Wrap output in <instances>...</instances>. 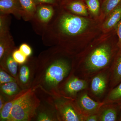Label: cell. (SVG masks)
I'll return each mask as SVG.
<instances>
[{
  "label": "cell",
  "instance_id": "14",
  "mask_svg": "<svg viewBox=\"0 0 121 121\" xmlns=\"http://www.w3.org/2000/svg\"><path fill=\"white\" fill-rule=\"evenodd\" d=\"M0 14H12L17 20L21 19L22 10L19 0H0Z\"/></svg>",
  "mask_w": 121,
  "mask_h": 121
},
{
  "label": "cell",
  "instance_id": "13",
  "mask_svg": "<svg viewBox=\"0 0 121 121\" xmlns=\"http://www.w3.org/2000/svg\"><path fill=\"white\" fill-rule=\"evenodd\" d=\"M38 121H59L56 109L51 105L41 101L34 120Z\"/></svg>",
  "mask_w": 121,
  "mask_h": 121
},
{
  "label": "cell",
  "instance_id": "27",
  "mask_svg": "<svg viewBox=\"0 0 121 121\" xmlns=\"http://www.w3.org/2000/svg\"><path fill=\"white\" fill-rule=\"evenodd\" d=\"M12 56L14 60L19 65L24 63L28 58L24 55L19 48H17L13 51Z\"/></svg>",
  "mask_w": 121,
  "mask_h": 121
},
{
  "label": "cell",
  "instance_id": "30",
  "mask_svg": "<svg viewBox=\"0 0 121 121\" xmlns=\"http://www.w3.org/2000/svg\"><path fill=\"white\" fill-rule=\"evenodd\" d=\"M115 30L117 35V45L119 51H121V19L117 25Z\"/></svg>",
  "mask_w": 121,
  "mask_h": 121
},
{
  "label": "cell",
  "instance_id": "22",
  "mask_svg": "<svg viewBox=\"0 0 121 121\" xmlns=\"http://www.w3.org/2000/svg\"><path fill=\"white\" fill-rule=\"evenodd\" d=\"M19 95L13 99L7 101L2 109L0 110V121H11L12 109L13 104Z\"/></svg>",
  "mask_w": 121,
  "mask_h": 121
},
{
  "label": "cell",
  "instance_id": "6",
  "mask_svg": "<svg viewBox=\"0 0 121 121\" xmlns=\"http://www.w3.org/2000/svg\"><path fill=\"white\" fill-rule=\"evenodd\" d=\"M56 6L49 4L36 5L35 13L30 21L36 34L41 35L54 17Z\"/></svg>",
  "mask_w": 121,
  "mask_h": 121
},
{
  "label": "cell",
  "instance_id": "2",
  "mask_svg": "<svg viewBox=\"0 0 121 121\" xmlns=\"http://www.w3.org/2000/svg\"><path fill=\"white\" fill-rule=\"evenodd\" d=\"M73 58L59 46L41 52L37 57L36 72L31 89L60 96L59 87L71 73Z\"/></svg>",
  "mask_w": 121,
  "mask_h": 121
},
{
  "label": "cell",
  "instance_id": "24",
  "mask_svg": "<svg viewBox=\"0 0 121 121\" xmlns=\"http://www.w3.org/2000/svg\"><path fill=\"white\" fill-rule=\"evenodd\" d=\"M11 20L10 15L0 14V36L10 32Z\"/></svg>",
  "mask_w": 121,
  "mask_h": 121
},
{
  "label": "cell",
  "instance_id": "16",
  "mask_svg": "<svg viewBox=\"0 0 121 121\" xmlns=\"http://www.w3.org/2000/svg\"><path fill=\"white\" fill-rule=\"evenodd\" d=\"M13 52H9L0 59V68L4 70L17 79L19 64L15 61L13 57Z\"/></svg>",
  "mask_w": 121,
  "mask_h": 121
},
{
  "label": "cell",
  "instance_id": "29",
  "mask_svg": "<svg viewBox=\"0 0 121 121\" xmlns=\"http://www.w3.org/2000/svg\"><path fill=\"white\" fill-rule=\"evenodd\" d=\"M36 5L40 4H49L59 5V0H33Z\"/></svg>",
  "mask_w": 121,
  "mask_h": 121
},
{
  "label": "cell",
  "instance_id": "18",
  "mask_svg": "<svg viewBox=\"0 0 121 121\" xmlns=\"http://www.w3.org/2000/svg\"><path fill=\"white\" fill-rule=\"evenodd\" d=\"M23 91L17 82H11L0 85V94L8 101L16 97Z\"/></svg>",
  "mask_w": 121,
  "mask_h": 121
},
{
  "label": "cell",
  "instance_id": "5",
  "mask_svg": "<svg viewBox=\"0 0 121 121\" xmlns=\"http://www.w3.org/2000/svg\"><path fill=\"white\" fill-rule=\"evenodd\" d=\"M48 102L55 108L59 121H84L74 100L49 95Z\"/></svg>",
  "mask_w": 121,
  "mask_h": 121
},
{
  "label": "cell",
  "instance_id": "15",
  "mask_svg": "<svg viewBox=\"0 0 121 121\" xmlns=\"http://www.w3.org/2000/svg\"><path fill=\"white\" fill-rule=\"evenodd\" d=\"M109 91L121 82V51H118L110 68Z\"/></svg>",
  "mask_w": 121,
  "mask_h": 121
},
{
  "label": "cell",
  "instance_id": "20",
  "mask_svg": "<svg viewBox=\"0 0 121 121\" xmlns=\"http://www.w3.org/2000/svg\"><path fill=\"white\" fill-rule=\"evenodd\" d=\"M22 7V19L25 21H30L32 19L36 5L33 0H19Z\"/></svg>",
  "mask_w": 121,
  "mask_h": 121
},
{
  "label": "cell",
  "instance_id": "17",
  "mask_svg": "<svg viewBox=\"0 0 121 121\" xmlns=\"http://www.w3.org/2000/svg\"><path fill=\"white\" fill-rule=\"evenodd\" d=\"M121 19V4L113 10L108 16V17L103 24L102 30L107 33L115 29Z\"/></svg>",
  "mask_w": 121,
  "mask_h": 121
},
{
  "label": "cell",
  "instance_id": "19",
  "mask_svg": "<svg viewBox=\"0 0 121 121\" xmlns=\"http://www.w3.org/2000/svg\"><path fill=\"white\" fill-rule=\"evenodd\" d=\"M17 48L10 32L0 36V59Z\"/></svg>",
  "mask_w": 121,
  "mask_h": 121
},
{
  "label": "cell",
  "instance_id": "8",
  "mask_svg": "<svg viewBox=\"0 0 121 121\" xmlns=\"http://www.w3.org/2000/svg\"><path fill=\"white\" fill-rule=\"evenodd\" d=\"M37 64V57L31 56L24 63L19 65L17 80L23 90L31 87L36 72Z\"/></svg>",
  "mask_w": 121,
  "mask_h": 121
},
{
  "label": "cell",
  "instance_id": "32",
  "mask_svg": "<svg viewBox=\"0 0 121 121\" xmlns=\"http://www.w3.org/2000/svg\"><path fill=\"white\" fill-rule=\"evenodd\" d=\"M8 101V99L4 95L0 94V110L2 109L4 104Z\"/></svg>",
  "mask_w": 121,
  "mask_h": 121
},
{
  "label": "cell",
  "instance_id": "33",
  "mask_svg": "<svg viewBox=\"0 0 121 121\" xmlns=\"http://www.w3.org/2000/svg\"><path fill=\"white\" fill-rule=\"evenodd\" d=\"M118 105L120 106V108H121V102L120 103H118Z\"/></svg>",
  "mask_w": 121,
  "mask_h": 121
},
{
  "label": "cell",
  "instance_id": "4",
  "mask_svg": "<svg viewBox=\"0 0 121 121\" xmlns=\"http://www.w3.org/2000/svg\"><path fill=\"white\" fill-rule=\"evenodd\" d=\"M41 101L31 89L24 90L13 104L11 121H30L34 120Z\"/></svg>",
  "mask_w": 121,
  "mask_h": 121
},
{
  "label": "cell",
  "instance_id": "9",
  "mask_svg": "<svg viewBox=\"0 0 121 121\" xmlns=\"http://www.w3.org/2000/svg\"><path fill=\"white\" fill-rule=\"evenodd\" d=\"M110 68L100 72L91 78L88 92L89 95L100 101L108 89L110 79Z\"/></svg>",
  "mask_w": 121,
  "mask_h": 121
},
{
  "label": "cell",
  "instance_id": "23",
  "mask_svg": "<svg viewBox=\"0 0 121 121\" xmlns=\"http://www.w3.org/2000/svg\"><path fill=\"white\" fill-rule=\"evenodd\" d=\"M121 4V0H104L101 5L102 11L106 16Z\"/></svg>",
  "mask_w": 121,
  "mask_h": 121
},
{
  "label": "cell",
  "instance_id": "12",
  "mask_svg": "<svg viewBox=\"0 0 121 121\" xmlns=\"http://www.w3.org/2000/svg\"><path fill=\"white\" fill-rule=\"evenodd\" d=\"M62 8L78 16L87 17L88 9L83 0H60L59 4Z\"/></svg>",
  "mask_w": 121,
  "mask_h": 121
},
{
  "label": "cell",
  "instance_id": "28",
  "mask_svg": "<svg viewBox=\"0 0 121 121\" xmlns=\"http://www.w3.org/2000/svg\"><path fill=\"white\" fill-rule=\"evenodd\" d=\"M20 51L27 57L31 56L32 54V50L31 47L26 43H22L19 48Z\"/></svg>",
  "mask_w": 121,
  "mask_h": 121
},
{
  "label": "cell",
  "instance_id": "11",
  "mask_svg": "<svg viewBox=\"0 0 121 121\" xmlns=\"http://www.w3.org/2000/svg\"><path fill=\"white\" fill-rule=\"evenodd\" d=\"M98 114L99 121H121V108L118 103L104 104Z\"/></svg>",
  "mask_w": 121,
  "mask_h": 121
},
{
  "label": "cell",
  "instance_id": "7",
  "mask_svg": "<svg viewBox=\"0 0 121 121\" xmlns=\"http://www.w3.org/2000/svg\"><path fill=\"white\" fill-rule=\"evenodd\" d=\"M89 82L90 80L79 78L71 73L59 87L60 95L74 100L80 91L88 90Z\"/></svg>",
  "mask_w": 121,
  "mask_h": 121
},
{
  "label": "cell",
  "instance_id": "26",
  "mask_svg": "<svg viewBox=\"0 0 121 121\" xmlns=\"http://www.w3.org/2000/svg\"><path fill=\"white\" fill-rule=\"evenodd\" d=\"M13 82H17L16 78L4 70L0 68V85Z\"/></svg>",
  "mask_w": 121,
  "mask_h": 121
},
{
  "label": "cell",
  "instance_id": "10",
  "mask_svg": "<svg viewBox=\"0 0 121 121\" xmlns=\"http://www.w3.org/2000/svg\"><path fill=\"white\" fill-rule=\"evenodd\" d=\"M79 112L84 117L98 113L103 102L95 101L91 97L87 90L80 91L74 100Z\"/></svg>",
  "mask_w": 121,
  "mask_h": 121
},
{
  "label": "cell",
  "instance_id": "21",
  "mask_svg": "<svg viewBox=\"0 0 121 121\" xmlns=\"http://www.w3.org/2000/svg\"><path fill=\"white\" fill-rule=\"evenodd\" d=\"M102 101L104 104L121 102V82L116 86L109 91Z\"/></svg>",
  "mask_w": 121,
  "mask_h": 121
},
{
  "label": "cell",
  "instance_id": "25",
  "mask_svg": "<svg viewBox=\"0 0 121 121\" xmlns=\"http://www.w3.org/2000/svg\"><path fill=\"white\" fill-rule=\"evenodd\" d=\"M87 8L94 16L96 17L99 15L100 10L99 0H83Z\"/></svg>",
  "mask_w": 121,
  "mask_h": 121
},
{
  "label": "cell",
  "instance_id": "3",
  "mask_svg": "<svg viewBox=\"0 0 121 121\" xmlns=\"http://www.w3.org/2000/svg\"><path fill=\"white\" fill-rule=\"evenodd\" d=\"M117 39L99 41L89 44L74 57L71 73L81 78L90 80L100 72L110 68L119 51Z\"/></svg>",
  "mask_w": 121,
  "mask_h": 121
},
{
  "label": "cell",
  "instance_id": "31",
  "mask_svg": "<svg viewBox=\"0 0 121 121\" xmlns=\"http://www.w3.org/2000/svg\"><path fill=\"white\" fill-rule=\"evenodd\" d=\"M84 121H99L98 113L85 117Z\"/></svg>",
  "mask_w": 121,
  "mask_h": 121
},
{
  "label": "cell",
  "instance_id": "34",
  "mask_svg": "<svg viewBox=\"0 0 121 121\" xmlns=\"http://www.w3.org/2000/svg\"></svg>",
  "mask_w": 121,
  "mask_h": 121
},
{
  "label": "cell",
  "instance_id": "1",
  "mask_svg": "<svg viewBox=\"0 0 121 121\" xmlns=\"http://www.w3.org/2000/svg\"><path fill=\"white\" fill-rule=\"evenodd\" d=\"M90 20L74 15L57 5L54 17L41 35L44 45L60 47L74 57L86 48L82 35L92 26Z\"/></svg>",
  "mask_w": 121,
  "mask_h": 121
}]
</instances>
